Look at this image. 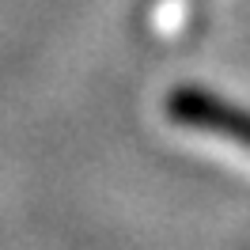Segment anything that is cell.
I'll return each mask as SVG.
<instances>
[{"label": "cell", "instance_id": "1", "mask_svg": "<svg viewBox=\"0 0 250 250\" xmlns=\"http://www.w3.org/2000/svg\"><path fill=\"white\" fill-rule=\"evenodd\" d=\"M167 118L197 133H212V137H228L231 144L250 152V110L235 106L220 95L205 91V87H174L167 95Z\"/></svg>", "mask_w": 250, "mask_h": 250}]
</instances>
